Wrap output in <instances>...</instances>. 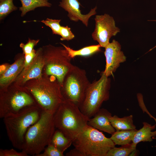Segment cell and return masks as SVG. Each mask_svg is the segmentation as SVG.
<instances>
[{"instance_id": "cell-1", "label": "cell", "mask_w": 156, "mask_h": 156, "mask_svg": "<svg viewBox=\"0 0 156 156\" xmlns=\"http://www.w3.org/2000/svg\"><path fill=\"white\" fill-rule=\"evenodd\" d=\"M23 87L33 97L42 110L54 114L65 100L56 78L43 73L39 78L29 80Z\"/></svg>"}, {"instance_id": "cell-2", "label": "cell", "mask_w": 156, "mask_h": 156, "mask_svg": "<svg viewBox=\"0 0 156 156\" xmlns=\"http://www.w3.org/2000/svg\"><path fill=\"white\" fill-rule=\"evenodd\" d=\"M54 114L42 110L39 119L28 129L22 151L28 155L37 156L51 142L56 128Z\"/></svg>"}, {"instance_id": "cell-3", "label": "cell", "mask_w": 156, "mask_h": 156, "mask_svg": "<svg viewBox=\"0 0 156 156\" xmlns=\"http://www.w3.org/2000/svg\"><path fill=\"white\" fill-rule=\"evenodd\" d=\"M55 127L72 141L86 126L90 118L73 102L65 100L54 114Z\"/></svg>"}, {"instance_id": "cell-4", "label": "cell", "mask_w": 156, "mask_h": 156, "mask_svg": "<svg viewBox=\"0 0 156 156\" xmlns=\"http://www.w3.org/2000/svg\"><path fill=\"white\" fill-rule=\"evenodd\" d=\"M39 107L32 95L23 87L12 84L0 92L1 118L18 115Z\"/></svg>"}, {"instance_id": "cell-5", "label": "cell", "mask_w": 156, "mask_h": 156, "mask_svg": "<svg viewBox=\"0 0 156 156\" xmlns=\"http://www.w3.org/2000/svg\"><path fill=\"white\" fill-rule=\"evenodd\" d=\"M72 144L82 156H106L115 145L110 138L88 125L73 141Z\"/></svg>"}, {"instance_id": "cell-6", "label": "cell", "mask_w": 156, "mask_h": 156, "mask_svg": "<svg viewBox=\"0 0 156 156\" xmlns=\"http://www.w3.org/2000/svg\"><path fill=\"white\" fill-rule=\"evenodd\" d=\"M42 110L39 107L18 115L3 118L8 137L14 147L22 150L27 131L39 119Z\"/></svg>"}, {"instance_id": "cell-7", "label": "cell", "mask_w": 156, "mask_h": 156, "mask_svg": "<svg viewBox=\"0 0 156 156\" xmlns=\"http://www.w3.org/2000/svg\"><path fill=\"white\" fill-rule=\"evenodd\" d=\"M41 47L44 61L43 73L55 77L61 87L65 75L73 66L71 58L63 47L49 44Z\"/></svg>"}, {"instance_id": "cell-8", "label": "cell", "mask_w": 156, "mask_h": 156, "mask_svg": "<svg viewBox=\"0 0 156 156\" xmlns=\"http://www.w3.org/2000/svg\"><path fill=\"white\" fill-rule=\"evenodd\" d=\"M111 80L103 72L100 78L90 83L86 88L79 108L89 118L93 117L103 103L109 100Z\"/></svg>"}, {"instance_id": "cell-9", "label": "cell", "mask_w": 156, "mask_h": 156, "mask_svg": "<svg viewBox=\"0 0 156 156\" xmlns=\"http://www.w3.org/2000/svg\"><path fill=\"white\" fill-rule=\"evenodd\" d=\"M90 83L85 70L73 65L64 79L61 89L62 95L65 100L79 107Z\"/></svg>"}, {"instance_id": "cell-10", "label": "cell", "mask_w": 156, "mask_h": 156, "mask_svg": "<svg viewBox=\"0 0 156 156\" xmlns=\"http://www.w3.org/2000/svg\"><path fill=\"white\" fill-rule=\"evenodd\" d=\"M94 20L95 26L92 37L101 47L105 48L109 43L110 38L120 32V29L116 26L113 17L107 14L96 15Z\"/></svg>"}, {"instance_id": "cell-11", "label": "cell", "mask_w": 156, "mask_h": 156, "mask_svg": "<svg viewBox=\"0 0 156 156\" xmlns=\"http://www.w3.org/2000/svg\"><path fill=\"white\" fill-rule=\"evenodd\" d=\"M36 50V55L33 61L29 65L24 67L12 84L22 87L28 81L39 78L42 76L44 61L41 47Z\"/></svg>"}, {"instance_id": "cell-12", "label": "cell", "mask_w": 156, "mask_h": 156, "mask_svg": "<svg viewBox=\"0 0 156 156\" xmlns=\"http://www.w3.org/2000/svg\"><path fill=\"white\" fill-rule=\"evenodd\" d=\"M105 48L106 64L105 69L102 72L109 77L116 71L120 63L126 61V57L121 51L120 44L114 39Z\"/></svg>"}, {"instance_id": "cell-13", "label": "cell", "mask_w": 156, "mask_h": 156, "mask_svg": "<svg viewBox=\"0 0 156 156\" xmlns=\"http://www.w3.org/2000/svg\"><path fill=\"white\" fill-rule=\"evenodd\" d=\"M80 5L79 0H62L59 6L68 12V16L71 21L75 22L80 21L87 27L89 19L96 14L97 7L91 9L88 14L84 15L80 9Z\"/></svg>"}, {"instance_id": "cell-14", "label": "cell", "mask_w": 156, "mask_h": 156, "mask_svg": "<svg viewBox=\"0 0 156 156\" xmlns=\"http://www.w3.org/2000/svg\"><path fill=\"white\" fill-rule=\"evenodd\" d=\"M25 55H17L14 62L0 75V92L5 90L14 82L24 67Z\"/></svg>"}, {"instance_id": "cell-15", "label": "cell", "mask_w": 156, "mask_h": 156, "mask_svg": "<svg viewBox=\"0 0 156 156\" xmlns=\"http://www.w3.org/2000/svg\"><path fill=\"white\" fill-rule=\"evenodd\" d=\"M111 113L107 109L100 108L94 116L90 118L87 125L94 128L113 134L116 130L112 125L109 117Z\"/></svg>"}, {"instance_id": "cell-16", "label": "cell", "mask_w": 156, "mask_h": 156, "mask_svg": "<svg viewBox=\"0 0 156 156\" xmlns=\"http://www.w3.org/2000/svg\"><path fill=\"white\" fill-rule=\"evenodd\" d=\"M142 123V127L138 130L132 141V144L135 148L137 144L140 142H150L153 140L151 131L155 128L156 125L152 126L146 122H144Z\"/></svg>"}, {"instance_id": "cell-17", "label": "cell", "mask_w": 156, "mask_h": 156, "mask_svg": "<svg viewBox=\"0 0 156 156\" xmlns=\"http://www.w3.org/2000/svg\"><path fill=\"white\" fill-rule=\"evenodd\" d=\"M109 119L112 125L116 131L136 129L133 123V116L131 115L121 118L116 115L112 116Z\"/></svg>"}, {"instance_id": "cell-18", "label": "cell", "mask_w": 156, "mask_h": 156, "mask_svg": "<svg viewBox=\"0 0 156 156\" xmlns=\"http://www.w3.org/2000/svg\"><path fill=\"white\" fill-rule=\"evenodd\" d=\"M138 130L134 129L122 130L116 131L112 135L110 139L115 145L121 146L131 143Z\"/></svg>"}, {"instance_id": "cell-19", "label": "cell", "mask_w": 156, "mask_h": 156, "mask_svg": "<svg viewBox=\"0 0 156 156\" xmlns=\"http://www.w3.org/2000/svg\"><path fill=\"white\" fill-rule=\"evenodd\" d=\"M21 3V6L19 7V10L21 11V16L23 17L28 12L34 10L38 7H51L52 4L48 0H19Z\"/></svg>"}, {"instance_id": "cell-20", "label": "cell", "mask_w": 156, "mask_h": 156, "mask_svg": "<svg viewBox=\"0 0 156 156\" xmlns=\"http://www.w3.org/2000/svg\"><path fill=\"white\" fill-rule=\"evenodd\" d=\"M73 141L66 137L59 130H56L52 137L51 143L60 151L64 152L72 144Z\"/></svg>"}, {"instance_id": "cell-21", "label": "cell", "mask_w": 156, "mask_h": 156, "mask_svg": "<svg viewBox=\"0 0 156 156\" xmlns=\"http://www.w3.org/2000/svg\"><path fill=\"white\" fill-rule=\"evenodd\" d=\"M60 44L67 51L72 59L77 56H90L100 51V47H101V46L98 44L86 47L79 50H75L63 43H60Z\"/></svg>"}, {"instance_id": "cell-22", "label": "cell", "mask_w": 156, "mask_h": 156, "mask_svg": "<svg viewBox=\"0 0 156 156\" xmlns=\"http://www.w3.org/2000/svg\"><path fill=\"white\" fill-rule=\"evenodd\" d=\"M135 149L132 143L121 146L120 147H114L109 151L106 156H128Z\"/></svg>"}, {"instance_id": "cell-23", "label": "cell", "mask_w": 156, "mask_h": 156, "mask_svg": "<svg viewBox=\"0 0 156 156\" xmlns=\"http://www.w3.org/2000/svg\"><path fill=\"white\" fill-rule=\"evenodd\" d=\"M13 0H0V20L2 21L18 8L13 3Z\"/></svg>"}, {"instance_id": "cell-24", "label": "cell", "mask_w": 156, "mask_h": 156, "mask_svg": "<svg viewBox=\"0 0 156 156\" xmlns=\"http://www.w3.org/2000/svg\"><path fill=\"white\" fill-rule=\"evenodd\" d=\"M60 19H53L47 18L45 20H43L41 21V22L50 27L53 34L60 35L61 27L60 24Z\"/></svg>"}, {"instance_id": "cell-25", "label": "cell", "mask_w": 156, "mask_h": 156, "mask_svg": "<svg viewBox=\"0 0 156 156\" xmlns=\"http://www.w3.org/2000/svg\"><path fill=\"white\" fill-rule=\"evenodd\" d=\"M39 39H31L29 38L26 44L21 43L19 46L23 51V53L26 55L30 53L34 49V47L37 45L39 42Z\"/></svg>"}, {"instance_id": "cell-26", "label": "cell", "mask_w": 156, "mask_h": 156, "mask_svg": "<svg viewBox=\"0 0 156 156\" xmlns=\"http://www.w3.org/2000/svg\"><path fill=\"white\" fill-rule=\"evenodd\" d=\"M63 153L60 151L51 143H49L45 148L43 153L37 156H64Z\"/></svg>"}, {"instance_id": "cell-27", "label": "cell", "mask_w": 156, "mask_h": 156, "mask_svg": "<svg viewBox=\"0 0 156 156\" xmlns=\"http://www.w3.org/2000/svg\"><path fill=\"white\" fill-rule=\"evenodd\" d=\"M60 35L61 37L60 39L62 41H68L73 39L75 37V35L71 31L70 28L67 26H61Z\"/></svg>"}, {"instance_id": "cell-28", "label": "cell", "mask_w": 156, "mask_h": 156, "mask_svg": "<svg viewBox=\"0 0 156 156\" xmlns=\"http://www.w3.org/2000/svg\"><path fill=\"white\" fill-rule=\"evenodd\" d=\"M25 152L22 151L18 152L14 149H0V156H28Z\"/></svg>"}, {"instance_id": "cell-29", "label": "cell", "mask_w": 156, "mask_h": 156, "mask_svg": "<svg viewBox=\"0 0 156 156\" xmlns=\"http://www.w3.org/2000/svg\"><path fill=\"white\" fill-rule=\"evenodd\" d=\"M36 54V50L34 49L30 53L24 55V67L29 65L33 61Z\"/></svg>"}, {"instance_id": "cell-30", "label": "cell", "mask_w": 156, "mask_h": 156, "mask_svg": "<svg viewBox=\"0 0 156 156\" xmlns=\"http://www.w3.org/2000/svg\"><path fill=\"white\" fill-rule=\"evenodd\" d=\"M67 156H82L81 154L75 148L70 150L66 154Z\"/></svg>"}, {"instance_id": "cell-31", "label": "cell", "mask_w": 156, "mask_h": 156, "mask_svg": "<svg viewBox=\"0 0 156 156\" xmlns=\"http://www.w3.org/2000/svg\"><path fill=\"white\" fill-rule=\"evenodd\" d=\"M10 65L8 63H5L1 65L0 66V75L4 72Z\"/></svg>"}, {"instance_id": "cell-32", "label": "cell", "mask_w": 156, "mask_h": 156, "mask_svg": "<svg viewBox=\"0 0 156 156\" xmlns=\"http://www.w3.org/2000/svg\"><path fill=\"white\" fill-rule=\"evenodd\" d=\"M152 118H153L155 120L156 122V124L155 125L156 126V118L154 117L153 116H152ZM156 136V130H155L154 131L152 132V138H154Z\"/></svg>"}, {"instance_id": "cell-33", "label": "cell", "mask_w": 156, "mask_h": 156, "mask_svg": "<svg viewBox=\"0 0 156 156\" xmlns=\"http://www.w3.org/2000/svg\"><path fill=\"white\" fill-rule=\"evenodd\" d=\"M153 21H156V20H153ZM156 47V46H155V47H153V48H152V49H151L149 51H150L152 49H153L154 48H155Z\"/></svg>"}]
</instances>
